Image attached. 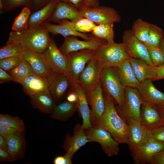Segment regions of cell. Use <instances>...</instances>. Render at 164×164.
I'll list each match as a JSON object with an SVG mask.
<instances>
[{
	"label": "cell",
	"instance_id": "6da1fadb",
	"mask_svg": "<svg viewBox=\"0 0 164 164\" xmlns=\"http://www.w3.org/2000/svg\"><path fill=\"white\" fill-rule=\"evenodd\" d=\"M103 94L105 109L98 126L109 132L119 144H128L129 136L128 124L118 113L115 106L116 103L115 101L104 92Z\"/></svg>",
	"mask_w": 164,
	"mask_h": 164
},
{
	"label": "cell",
	"instance_id": "7a4b0ae2",
	"mask_svg": "<svg viewBox=\"0 0 164 164\" xmlns=\"http://www.w3.org/2000/svg\"><path fill=\"white\" fill-rule=\"evenodd\" d=\"M49 33L43 26L28 28L20 32L12 30L9 34L6 44L18 43L24 49L43 53L51 39Z\"/></svg>",
	"mask_w": 164,
	"mask_h": 164
},
{
	"label": "cell",
	"instance_id": "3957f363",
	"mask_svg": "<svg viewBox=\"0 0 164 164\" xmlns=\"http://www.w3.org/2000/svg\"><path fill=\"white\" fill-rule=\"evenodd\" d=\"M94 56L103 68L117 67L124 61L131 58L122 42L102 45L94 50Z\"/></svg>",
	"mask_w": 164,
	"mask_h": 164
},
{
	"label": "cell",
	"instance_id": "277c9868",
	"mask_svg": "<svg viewBox=\"0 0 164 164\" xmlns=\"http://www.w3.org/2000/svg\"><path fill=\"white\" fill-rule=\"evenodd\" d=\"M103 92L112 98L122 109L124 105L125 88L120 82L116 67L103 68L101 78Z\"/></svg>",
	"mask_w": 164,
	"mask_h": 164
},
{
	"label": "cell",
	"instance_id": "5b68a950",
	"mask_svg": "<svg viewBox=\"0 0 164 164\" xmlns=\"http://www.w3.org/2000/svg\"><path fill=\"white\" fill-rule=\"evenodd\" d=\"M143 101L137 88L127 87L125 88L123 108L120 109L116 107L119 114L125 120L133 119L142 124L141 110Z\"/></svg>",
	"mask_w": 164,
	"mask_h": 164
},
{
	"label": "cell",
	"instance_id": "8992f818",
	"mask_svg": "<svg viewBox=\"0 0 164 164\" xmlns=\"http://www.w3.org/2000/svg\"><path fill=\"white\" fill-rule=\"evenodd\" d=\"M87 137L90 142L99 143L105 153L108 157L118 155L119 153V143L110 133L99 126L92 127L86 129Z\"/></svg>",
	"mask_w": 164,
	"mask_h": 164
},
{
	"label": "cell",
	"instance_id": "52a82bcc",
	"mask_svg": "<svg viewBox=\"0 0 164 164\" xmlns=\"http://www.w3.org/2000/svg\"><path fill=\"white\" fill-rule=\"evenodd\" d=\"M103 69L94 56L87 63L78 80V84L86 94L96 89L101 83Z\"/></svg>",
	"mask_w": 164,
	"mask_h": 164
},
{
	"label": "cell",
	"instance_id": "ba28073f",
	"mask_svg": "<svg viewBox=\"0 0 164 164\" xmlns=\"http://www.w3.org/2000/svg\"><path fill=\"white\" fill-rule=\"evenodd\" d=\"M94 50L85 49L72 52L67 56L68 59L69 79L71 86L78 84L79 75L87 63L93 57Z\"/></svg>",
	"mask_w": 164,
	"mask_h": 164
},
{
	"label": "cell",
	"instance_id": "9c48e42d",
	"mask_svg": "<svg viewBox=\"0 0 164 164\" xmlns=\"http://www.w3.org/2000/svg\"><path fill=\"white\" fill-rule=\"evenodd\" d=\"M84 18H87L95 24L119 22L120 15L114 9L105 6L91 8L85 6L79 10Z\"/></svg>",
	"mask_w": 164,
	"mask_h": 164
},
{
	"label": "cell",
	"instance_id": "30bf717a",
	"mask_svg": "<svg viewBox=\"0 0 164 164\" xmlns=\"http://www.w3.org/2000/svg\"><path fill=\"white\" fill-rule=\"evenodd\" d=\"M22 57L35 73L46 80L57 73L49 64L43 53L24 49Z\"/></svg>",
	"mask_w": 164,
	"mask_h": 164
},
{
	"label": "cell",
	"instance_id": "8fae6325",
	"mask_svg": "<svg viewBox=\"0 0 164 164\" xmlns=\"http://www.w3.org/2000/svg\"><path fill=\"white\" fill-rule=\"evenodd\" d=\"M122 38L126 51L131 58L142 60L150 65L155 66L146 46L134 35L131 30H125Z\"/></svg>",
	"mask_w": 164,
	"mask_h": 164
},
{
	"label": "cell",
	"instance_id": "7c38bea8",
	"mask_svg": "<svg viewBox=\"0 0 164 164\" xmlns=\"http://www.w3.org/2000/svg\"><path fill=\"white\" fill-rule=\"evenodd\" d=\"M76 37L70 36L64 38L63 44L59 48L63 54L67 56L72 52L85 49L95 50L101 46L107 43L106 41L92 35L90 39L84 41L79 40Z\"/></svg>",
	"mask_w": 164,
	"mask_h": 164
},
{
	"label": "cell",
	"instance_id": "4fadbf2b",
	"mask_svg": "<svg viewBox=\"0 0 164 164\" xmlns=\"http://www.w3.org/2000/svg\"><path fill=\"white\" fill-rule=\"evenodd\" d=\"M86 94L88 103L91 107V126H98L105 109V100L101 83L96 89Z\"/></svg>",
	"mask_w": 164,
	"mask_h": 164
},
{
	"label": "cell",
	"instance_id": "5bb4252c",
	"mask_svg": "<svg viewBox=\"0 0 164 164\" xmlns=\"http://www.w3.org/2000/svg\"><path fill=\"white\" fill-rule=\"evenodd\" d=\"M43 53L56 72L64 74L69 79L68 57L61 52L53 39H51L47 48Z\"/></svg>",
	"mask_w": 164,
	"mask_h": 164
},
{
	"label": "cell",
	"instance_id": "9a60e30c",
	"mask_svg": "<svg viewBox=\"0 0 164 164\" xmlns=\"http://www.w3.org/2000/svg\"><path fill=\"white\" fill-rule=\"evenodd\" d=\"M129 129L128 144L133 154L147 141V129L140 123L133 119L126 120Z\"/></svg>",
	"mask_w": 164,
	"mask_h": 164
},
{
	"label": "cell",
	"instance_id": "2e32d148",
	"mask_svg": "<svg viewBox=\"0 0 164 164\" xmlns=\"http://www.w3.org/2000/svg\"><path fill=\"white\" fill-rule=\"evenodd\" d=\"M90 142L87 137L86 129L82 125L77 124L74 127L73 136L67 134L62 147L66 152L73 156L81 147Z\"/></svg>",
	"mask_w": 164,
	"mask_h": 164
},
{
	"label": "cell",
	"instance_id": "e0dca14e",
	"mask_svg": "<svg viewBox=\"0 0 164 164\" xmlns=\"http://www.w3.org/2000/svg\"><path fill=\"white\" fill-rule=\"evenodd\" d=\"M83 18L76 8L67 2L58 1L49 20V22L59 23L65 20L75 22Z\"/></svg>",
	"mask_w": 164,
	"mask_h": 164
},
{
	"label": "cell",
	"instance_id": "ac0fdd59",
	"mask_svg": "<svg viewBox=\"0 0 164 164\" xmlns=\"http://www.w3.org/2000/svg\"><path fill=\"white\" fill-rule=\"evenodd\" d=\"M142 124L147 129L164 125L160 112L154 105L144 101L141 107Z\"/></svg>",
	"mask_w": 164,
	"mask_h": 164
},
{
	"label": "cell",
	"instance_id": "d6986e66",
	"mask_svg": "<svg viewBox=\"0 0 164 164\" xmlns=\"http://www.w3.org/2000/svg\"><path fill=\"white\" fill-rule=\"evenodd\" d=\"M151 79L140 82L137 89L144 101L155 106L164 104V93L158 90Z\"/></svg>",
	"mask_w": 164,
	"mask_h": 164
},
{
	"label": "cell",
	"instance_id": "ffe728a7",
	"mask_svg": "<svg viewBox=\"0 0 164 164\" xmlns=\"http://www.w3.org/2000/svg\"><path fill=\"white\" fill-rule=\"evenodd\" d=\"M164 150V143L148 138L146 142L133 154L135 163H149L152 157Z\"/></svg>",
	"mask_w": 164,
	"mask_h": 164
},
{
	"label": "cell",
	"instance_id": "44dd1931",
	"mask_svg": "<svg viewBox=\"0 0 164 164\" xmlns=\"http://www.w3.org/2000/svg\"><path fill=\"white\" fill-rule=\"evenodd\" d=\"M47 81L48 90L56 100H60L71 86L70 80L66 75L58 73H55Z\"/></svg>",
	"mask_w": 164,
	"mask_h": 164
},
{
	"label": "cell",
	"instance_id": "7402d4cb",
	"mask_svg": "<svg viewBox=\"0 0 164 164\" xmlns=\"http://www.w3.org/2000/svg\"><path fill=\"white\" fill-rule=\"evenodd\" d=\"M25 132H17L6 138L7 150L15 161L22 158L26 151Z\"/></svg>",
	"mask_w": 164,
	"mask_h": 164
},
{
	"label": "cell",
	"instance_id": "603a6c76",
	"mask_svg": "<svg viewBox=\"0 0 164 164\" xmlns=\"http://www.w3.org/2000/svg\"><path fill=\"white\" fill-rule=\"evenodd\" d=\"M58 2L51 0L42 8L31 14L29 19L28 28L39 26L46 22H49Z\"/></svg>",
	"mask_w": 164,
	"mask_h": 164
},
{
	"label": "cell",
	"instance_id": "cb8c5ba5",
	"mask_svg": "<svg viewBox=\"0 0 164 164\" xmlns=\"http://www.w3.org/2000/svg\"><path fill=\"white\" fill-rule=\"evenodd\" d=\"M21 85L24 92L29 97L48 90L47 80L35 73L27 76Z\"/></svg>",
	"mask_w": 164,
	"mask_h": 164
},
{
	"label": "cell",
	"instance_id": "d4e9b609",
	"mask_svg": "<svg viewBox=\"0 0 164 164\" xmlns=\"http://www.w3.org/2000/svg\"><path fill=\"white\" fill-rule=\"evenodd\" d=\"M71 87V89L77 95V99L76 103L83 120L82 125L85 129H87L91 127V125L90 121V110L86 94L78 84Z\"/></svg>",
	"mask_w": 164,
	"mask_h": 164
},
{
	"label": "cell",
	"instance_id": "484cf974",
	"mask_svg": "<svg viewBox=\"0 0 164 164\" xmlns=\"http://www.w3.org/2000/svg\"><path fill=\"white\" fill-rule=\"evenodd\" d=\"M119 77L122 85L136 88L140 82L137 78L130 59L124 61L118 67Z\"/></svg>",
	"mask_w": 164,
	"mask_h": 164
},
{
	"label": "cell",
	"instance_id": "4316f807",
	"mask_svg": "<svg viewBox=\"0 0 164 164\" xmlns=\"http://www.w3.org/2000/svg\"><path fill=\"white\" fill-rule=\"evenodd\" d=\"M130 61L136 77L140 82L148 79L153 81L157 67L151 65L140 59L131 58Z\"/></svg>",
	"mask_w": 164,
	"mask_h": 164
},
{
	"label": "cell",
	"instance_id": "83f0119b",
	"mask_svg": "<svg viewBox=\"0 0 164 164\" xmlns=\"http://www.w3.org/2000/svg\"><path fill=\"white\" fill-rule=\"evenodd\" d=\"M30 97L33 107L43 113L51 114L56 105L48 90Z\"/></svg>",
	"mask_w": 164,
	"mask_h": 164
},
{
	"label": "cell",
	"instance_id": "f1b7e54d",
	"mask_svg": "<svg viewBox=\"0 0 164 164\" xmlns=\"http://www.w3.org/2000/svg\"><path fill=\"white\" fill-rule=\"evenodd\" d=\"M42 26L46 28L50 33L54 35L60 34L64 38L68 36H73L80 37L85 40H89L91 38V35L88 36L85 33L76 31L67 26L60 24H54L47 22Z\"/></svg>",
	"mask_w": 164,
	"mask_h": 164
},
{
	"label": "cell",
	"instance_id": "f546056e",
	"mask_svg": "<svg viewBox=\"0 0 164 164\" xmlns=\"http://www.w3.org/2000/svg\"><path fill=\"white\" fill-rule=\"evenodd\" d=\"M77 109L76 103L65 101L55 105L50 114V117L60 120L66 121L71 117Z\"/></svg>",
	"mask_w": 164,
	"mask_h": 164
},
{
	"label": "cell",
	"instance_id": "4dcf8cb0",
	"mask_svg": "<svg viewBox=\"0 0 164 164\" xmlns=\"http://www.w3.org/2000/svg\"><path fill=\"white\" fill-rule=\"evenodd\" d=\"M91 32L93 36L106 41L107 43H114V23L96 25Z\"/></svg>",
	"mask_w": 164,
	"mask_h": 164
},
{
	"label": "cell",
	"instance_id": "1f68e13d",
	"mask_svg": "<svg viewBox=\"0 0 164 164\" xmlns=\"http://www.w3.org/2000/svg\"><path fill=\"white\" fill-rule=\"evenodd\" d=\"M8 72L12 77V81L21 84L27 76L34 73L23 58L18 65Z\"/></svg>",
	"mask_w": 164,
	"mask_h": 164
},
{
	"label": "cell",
	"instance_id": "d6a6232c",
	"mask_svg": "<svg viewBox=\"0 0 164 164\" xmlns=\"http://www.w3.org/2000/svg\"><path fill=\"white\" fill-rule=\"evenodd\" d=\"M58 23L67 26L76 31L83 33L91 32L96 25L94 22L86 18H83L75 22L65 20Z\"/></svg>",
	"mask_w": 164,
	"mask_h": 164
},
{
	"label": "cell",
	"instance_id": "836d02e7",
	"mask_svg": "<svg viewBox=\"0 0 164 164\" xmlns=\"http://www.w3.org/2000/svg\"><path fill=\"white\" fill-rule=\"evenodd\" d=\"M151 24L138 18L134 22L131 30L139 40L145 43L148 39Z\"/></svg>",
	"mask_w": 164,
	"mask_h": 164
},
{
	"label": "cell",
	"instance_id": "e575fe53",
	"mask_svg": "<svg viewBox=\"0 0 164 164\" xmlns=\"http://www.w3.org/2000/svg\"><path fill=\"white\" fill-rule=\"evenodd\" d=\"M31 14L30 9L24 7L19 14L15 19L12 30L20 32L28 28V20Z\"/></svg>",
	"mask_w": 164,
	"mask_h": 164
},
{
	"label": "cell",
	"instance_id": "d590c367",
	"mask_svg": "<svg viewBox=\"0 0 164 164\" xmlns=\"http://www.w3.org/2000/svg\"><path fill=\"white\" fill-rule=\"evenodd\" d=\"M0 124L15 128L21 132H26L23 121L17 116L13 117L7 114H0Z\"/></svg>",
	"mask_w": 164,
	"mask_h": 164
},
{
	"label": "cell",
	"instance_id": "8d00e7d4",
	"mask_svg": "<svg viewBox=\"0 0 164 164\" xmlns=\"http://www.w3.org/2000/svg\"><path fill=\"white\" fill-rule=\"evenodd\" d=\"M164 38L163 30L157 26L151 24L148 39L145 45L159 47L161 40Z\"/></svg>",
	"mask_w": 164,
	"mask_h": 164
},
{
	"label": "cell",
	"instance_id": "74e56055",
	"mask_svg": "<svg viewBox=\"0 0 164 164\" xmlns=\"http://www.w3.org/2000/svg\"><path fill=\"white\" fill-rule=\"evenodd\" d=\"M24 49L18 43L6 44L0 49V60L11 56H22Z\"/></svg>",
	"mask_w": 164,
	"mask_h": 164
},
{
	"label": "cell",
	"instance_id": "f35d334b",
	"mask_svg": "<svg viewBox=\"0 0 164 164\" xmlns=\"http://www.w3.org/2000/svg\"><path fill=\"white\" fill-rule=\"evenodd\" d=\"M3 9L1 13L8 12L17 8L25 6L29 9H32V0H2Z\"/></svg>",
	"mask_w": 164,
	"mask_h": 164
},
{
	"label": "cell",
	"instance_id": "ab89813d",
	"mask_svg": "<svg viewBox=\"0 0 164 164\" xmlns=\"http://www.w3.org/2000/svg\"><path fill=\"white\" fill-rule=\"evenodd\" d=\"M145 45L154 65L159 67L164 65V54L160 48L159 47Z\"/></svg>",
	"mask_w": 164,
	"mask_h": 164
},
{
	"label": "cell",
	"instance_id": "60d3db41",
	"mask_svg": "<svg viewBox=\"0 0 164 164\" xmlns=\"http://www.w3.org/2000/svg\"><path fill=\"white\" fill-rule=\"evenodd\" d=\"M22 59V56H15L1 59L0 68L8 71L18 65Z\"/></svg>",
	"mask_w": 164,
	"mask_h": 164
},
{
	"label": "cell",
	"instance_id": "b9f144b4",
	"mask_svg": "<svg viewBox=\"0 0 164 164\" xmlns=\"http://www.w3.org/2000/svg\"><path fill=\"white\" fill-rule=\"evenodd\" d=\"M149 138L164 143V125L148 130Z\"/></svg>",
	"mask_w": 164,
	"mask_h": 164
},
{
	"label": "cell",
	"instance_id": "7bdbcfd3",
	"mask_svg": "<svg viewBox=\"0 0 164 164\" xmlns=\"http://www.w3.org/2000/svg\"><path fill=\"white\" fill-rule=\"evenodd\" d=\"M73 156L70 153L66 152L64 155L56 156L53 160L54 164H71Z\"/></svg>",
	"mask_w": 164,
	"mask_h": 164
},
{
	"label": "cell",
	"instance_id": "ee69618b",
	"mask_svg": "<svg viewBox=\"0 0 164 164\" xmlns=\"http://www.w3.org/2000/svg\"><path fill=\"white\" fill-rule=\"evenodd\" d=\"M17 132H21L15 128L0 124V135L5 138Z\"/></svg>",
	"mask_w": 164,
	"mask_h": 164
},
{
	"label": "cell",
	"instance_id": "f6af8a7d",
	"mask_svg": "<svg viewBox=\"0 0 164 164\" xmlns=\"http://www.w3.org/2000/svg\"><path fill=\"white\" fill-rule=\"evenodd\" d=\"M15 159L7 150L0 148V161L13 162Z\"/></svg>",
	"mask_w": 164,
	"mask_h": 164
},
{
	"label": "cell",
	"instance_id": "bcb514c9",
	"mask_svg": "<svg viewBox=\"0 0 164 164\" xmlns=\"http://www.w3.org/2000/svg\"><path fill=\"white\" fill-rule=\"evenodd\" d=\"M149 163L152 164H164V150L153 156Z\"/></svg>",
	"mask_w": 164,
	"mask_h": 164
},
{
	"label": "cell",
	"instance_id": "7dc6e473",
	"mask_svg": "<svg viewBox=\"0 0 164 164\" xmlns=\"http://www.w3.org/2000/svg\"><path fill=\"white\" fill-rule=\"evenodd\" d=\"M12 80V77L7 71L0 68V83L1 84L8 82Z\"/></svg>",
	"mask_w": 164,
	"mask_h": 164
},
{
	"label": "cell",
	"instance_id": "c3c4849f",
	"mask_svg": "<svg viewBox=\"0 0 164 164\" xmlns=\"http://www.w3.org/2000/svg\"><path fill=\"white\" fill-rule=\"evenodd\" d=\"M51 0H32V9L35 11L41 8Z\"/></svg>",
	"mask_w": 164,
	"mask_h": 164
},
{
	"label": "cell",
	"instance_id": "681fc988",
	"mask_svg": "<svg viewBox=\"0 0 164 164\" xmlns=\"http://www.w3.org/2000/svg\"><path fill=\"white\" fill-rule=\"evenodd\" d=\"M164 79V65L159 67H157L155 76L153 80Z\"/></svg>",
	"mask_w": 164,
	"mask_h": 164
},
{
	"label": "cell",
	"instance_id": "f907efd6",
	"mask_svg": "<svg viewBox=\"0 0 164 164\" xmlns=\"http://www.w3.org/2000/svg\"><path fill=\"white\" fill-rule=\"evenodd\" d=\"M66 101L71 103H76L77 99V96L76 93L71 89L68 93L66 97Z\"/></svg>",
	"mask_w": 164,
	"mask_h": 164
},
{
	"label": "cell",
	"instance_id": "816d5d0a",
	"mask_svg": "<svg viewBox=\"0 0 164 164\" xmlns=\"http://www.w3.org/2000/svg\"><path fill=\"white\" fill-rule=\"evenodd\" d=\"M86 5L88 7L94 8L99 6L98 0H84Z\"/></svg>",
	"mask_w": 164,
	"mask_h": 164
},
{
	"label": "cell",
	"instance_id": "f5cc1de1",
	"mask_svg": "<svg viewBox=\"0 0 164 164\" xmlns=\"http://www.w3.org/2000/svg\"><path fill=\"white\" fill-rule=\"evenodd\" d=\"M82 2V0H69V2H70L72 5L76 8V7L78 8V10L82 8L81 5Z\"/></svg>",
	"mask_w": 164,
	"mask_h": 164
},
{
	"label": "cell",
	"instance_id": "db71d44e",
	"mask_svg": "<svg viewBox=\"0 0 164 164\" xmlns=\"http://www.w3.org/2000/svg\"><path fill=\"white\" fill-rule=\"evenodd\" d=\"M0 148L7 150V141L6 138L0 135Z\"/></svg>",
	"mask_w": 164,
	"mask_h": 164
},
{
	"label": "cell",
	"instance_id": "11a10c76",
	"mask_svg": "<svg viewBox=\"0 0 164 164\" xmlns=\"http://www.w3.org/2000/svg\"><path fill=\"white\" fill-rule=\"evenodd\" d=\"M155 106L159 110L162 119L164 122V104Z\"/></svg>",
	"mask_w": 164,
	"mask_h": 164
},
{
	"label": "cell",
	"instance_id": "9f6ffc18",
	"mask_svg": "<svg viewBox=\"0 0 164 164\" xmlns=\"http://www.w3.org/2000/svg\"><path fill=\"white\" fill-rule=\"evenodd\" d=\"M159 47L164 54V38L161 40L159 45Z\"/></svg>",
	"mask_w": 164,
	"mask_h": 164
},
{
	"label": "cell",
	"instance_id": "6f0895ef",
	"mask_svg": "<svg viewBox=\"0 0 164 164\" xmlns=\"http://www.w3.org/2000/svg\"><path fill=\"white\" fill-rule=\"evenodd\" d=\"M3 4L2 0H0V12L2 11L3 9Z\"/></svg>",
	"mask_w": 164,
	"mask_h": 164
},
{
	"label": "cell",
	"instance_id": "680465c9",
	"mask_svg": "<svg viewBox=\"0 0 164 164\" xmlns=\"http://www.w3.org/2000/svg\"><path fill=\"white\" fill-rule=\"evenodd\" d=\"M58 1H61V2H69V0H56Z\"/></svg>",
	"mask_w": 164,
	"mask_h": 164
}]
</instances>
